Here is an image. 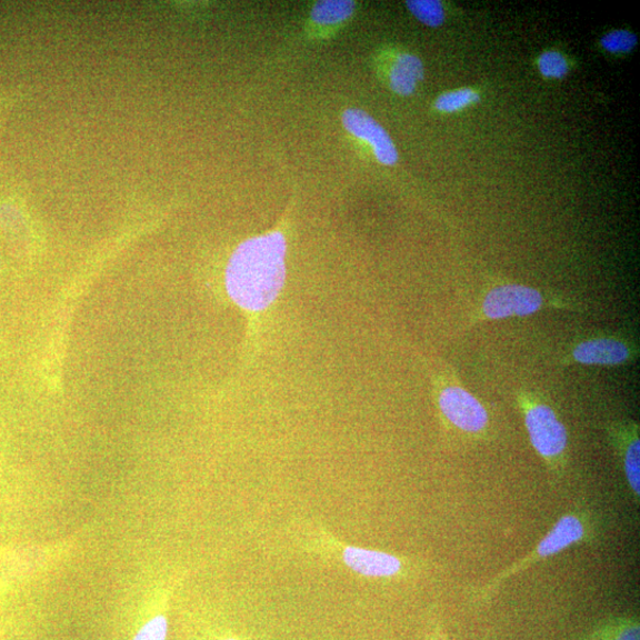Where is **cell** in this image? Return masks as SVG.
Segmentation results:
<instances>
[{
	"label": "cell",
	"mask_w": 640,
	"mask_h": 640,
	"mask_svg": "<svg viewBox=\"0 0 640 640\" xmlns=\"http://www.w3.org/2000/svg\"><path fill=\"white\" fill-rule=\"evenodd\" d=\"M343 560L353 572L369 578L394 577L402 571L403 567L398 557L358 547L346 548Z\"/></svg>",
	"instance_id": "obj_8"
},
{
	"label": "cell",
	"mask_w": 640,
	"mask_h": 640,
	"mask_svg": "<svg viewBox=\"0 0 640 640\" xmlns=\"http://www.w3.org/2000/svg\"><path fill=\"white\" fill-rule=\"evenodd\" d=\"M638 43L637 34L629 30H613L602 36L600 41L603 50L610 53H628Z\"/></svg>",
	"instance_id": "obj_15"
},
{
	"label": "cell",
	"mask_w": 640,
	"mask_h": 640,
	"mask_svg": "<svg viewBox=\"0 0 640 640\" xmlns=\"http://www.w3.org/2000/svg\"><path fill=\"white\" fill-rule=\"evenodd\" d=\"M168 620L163 616H158L147 622L136 634L133 640H167Z\"/></svg>",
	"instance_id": "obj_18"
},
{
	"label": "cell",
	"mask_w": 640,
	"mask_h": 640,
	"mask_svg": "<svg viewBox=\"0 0 640 640\" xmlns=\"http://www.w3.org/2000/svg\"><path fill=\"white\" fill-rule=\"evenodd\" d=\"M594 640H640L636 620H618L604 628Z\"/></svg>",
	"instance_id": "obj_17"
},
{
	"label": "cell",
	"mask_w": 640,
	"mask_h": 640,
	"mask_svg": "<svg viewBox=\"0 0 640 640\" xmlns=\"http://www.w3.org/2000/svg\"><path fill=\"white\" fill-rule=\"evenodd\" d=\"M406 6L417 20L427 27H440L447 18L444 9L438 0H409Z\"/></svg>",
	"instance_id": "obj_13"
},
{
	"label": "cell",
	"mask_w": 640,
	"mask_h": 640,
	"mask_svg": "<svg viewBox=\"0 0 640 640\" xmlns=\"http://www.w3.org/2000/svg\"><path fill=\"white\" fill-rule=\"evenodd\" d=\"M0 229L18 256H24L30 247V230L23 209L11 200L0 202Z\"/></svg>",
	"instance_id": "obj_9"
},
{
	"label": "cell",
	"mask_w": 640,
	"mask_h": 640,
	"mask_svg": "<svg viewBox=\"0 0 640 640\" xmlns=\"http://www.w3.org/2000/svg\"><path fill=\"white\" fill-rule=\"evenodd\" d=\"M227 640H237V639H227Z\"/></svg>",
	"instance_id": "obj_21"
},
{
	"label": "cell",
	"mask_w": 640,
	"mask_h": 640,
	"mask_svg": "<svg viewBox=\"0 0 640 640\" xmlns=\"http://www.w3.org/2000/svg\"><path fill=\"white\" fill-rule=\"evenodd\" d=\"M546 306L543 294L524 284L508 283L492 289L484 298L482 313L487 319H507L537 313Z\"/></svg>",
	"instance_id": "obj_5"
},
{
	"label": "cell",
	"mask_w": 640,
	"mask_h": 640,
	"mask_svg": "<svg viewBox=\"0 0 640 640\" xmlns=\"http://www.w3.org/2000/svg\"><path fill=\"white\" fill-rule=\"evenodd\" d=\"M591 530L590 522L587 521L584 514H563L536 549L530 551V553L520 561L512 563L506 568L504 571L498 573L483 587H480V590L476 593V598L480 601L491 598L497 590L501 589V586L514 574L526 571V569L546 558L560 554L561 551L569 547L590 539Z\"/></svg>",
	"instance_id": "obj_2"
},
{
	"label": "cell",
	"mask_w": 640,
	"mask_h": 640,
	"mask_svg": "<svg viewBox=\"0 0 640 640\" xmlns=\"http://www.w3.org/2000/svg\"><path fill=\"white\" fill-rule=\"evenodd\" d=\"M632 356L629 344L617 338H593L579 343L572 352L573 360L584 366L616 367L629 362Z\"/></svg>",
	"instance_id": "obj_7"
},
{
	"label": "cell",
	"mask_w": 640,
	"mask_h": 640,
	"mask_svg": "<svg viewBox=\"0 0 640 640\" xmlns=\"http://www.w3.org/2000/svg\"><path fill=\"white\" fill-rule=\"evenodd\" d=\"M3 102L0 101V121H2Z\"/></svg>",
	"instance_id": "obj_19"
},
{
	"label": "cell",
	"mask_w": 640,
	"mask_h": 640,
	"mask_svg": "<svg viewBox=\"0 0 640 640\" xmlns=\"http://www.w3.org/2000/svg\"><path fill=\"white\" fill-rule=\"evenodd\" d=\"M539 70L542 77L547 79L560 80L568 74V62L559 51H546L539 58Z\"/></svg>",
	"instance_id": "obj_16"
},
{
	"label": "cell",
	"mask_w": 640,
	"mask_h": 640,
	"mask_svg": "<svg viewBox=\"0 0 640 640\" xmlns=\"http://www.w3.org/2000/svg\"><path fill=\"white\" fill-rule=\"evenodd\" d=\"M288 240L274 229L240 243L226 267V292L244 312L247 360L258 350L262 317L271 310L287 280Z\"/></svg>",
	"instance_id": "obj_1"
},
{
	"label": "cell",
	"mask_w": 640,
	"mask_h": 640,
	"mask_svg": "<svg viewBox=\"0 0 640 640\" xmlns=\"http://www.w3.org/2000/svg\"><path fill=\"white\" fill-rule=\"evenodd\" d=\"M479 100L480 97L473 89L462 88L440 96L436 101V109L442 113H456Z\"/></svg>",
	"instance_id": "obj_14"
},
{
	"label": "cell",
	"mask_w": 640,
	"mask_h": 640,
	"mask_svg": "<svg viewBox=\"0 0 640 640\" xmlns=\"http://www.w3.org/2000/svg\"><path fill=\"white\" fill-rule=\"evenodd\" d=\"M526 429L539 456L551 470L562 467L568 447V433L553 408L528 396L520 397Z\"/></svg>",
	"instance_id": "obj_3"
},
{
	"label": "cell",
	"mask_w": 640,
	"mask_h": 640,
	"mask_svg": "<svg viewBox=\"0 0 640 640\" xmlns=\"http://www.w3.org/2000/svg\"><path fill=\"white\" fill-rule=\"evenodd\" d=\"M0 270H2V259H0Z\"/></svg>",
	"instance_id": "obj_20"
},
{
	"label": "cell",
	"mask_w": 640,
	"mask_h": 640,
	"mask_svg": "<svg viewBox=\"0 0 640 640\" xmlns=\"http://www.w3.org/2000/svg\"><path fill=\"white\" fill-rule=\"evenodd\" d=\"M438 407L442 417L460 432L480 434L488 429L487 408L458 384H447L439 389Z\"/></svg>",
	"instance_id": "obj_4"
},
{
	"label": "cell",
	"mask_w": 640,
	"mask_h": 640,
	"mask_svg": "<svg viewBox=\"0 0 640 640\" xmlns=\"http://www.w3.org/2000/svg\"><path fill=\"white\" fill-rule=\"evenodd\" d=\"M423 77L421 60L412 53H401L390 69V88L399 96H412Z\"/></svg>",
	"instance_id": "obj_10"
},
{
	"label": "cell",
	"mask_w": 640,
	"mask_h": 640,
	"mask_svg": "<svg viewBox=\"0 0 640 640\" xmlns=\"http://www.w3.org/2000/svg\"><path fill=\"white\" fill-rule=\"evenodd\" d=\"M354 8V3L348 2V0H324V2H319L313 7L311 18L317 24H341L349 20Z\"/></svg>",
	"instance_id": "obj_12"
},
{
	"label": "cell",
	"mask_w": 640,
	"mask_h": 640,
	"mask_svg": "<svg viewBox=\"0 0 640 640\" xmlns=\"http://www.w3.org/2000/svg\"><path fill=\"white\" fill-rule=\"evenodd\" d=\"M342 121L349 133L371 147L373 156L381 164L393 167L398 163L397 147L376 119L362 110L351 109L343 113Z\"/></svg>",
	"instance_id": "obj_6"
},
{
	"label": "cell",
	"mask_w": 640,
	"mask_h": 640,
	"mask_svg": "<svg viewBox=\"0 0 640 640\" xmlns=\"http://www.w3.org/2000/svg\"><path fill=\"white\" fill-rule=\"evenodd\" d=\"M620 451L626 477L633 493L634 500L639 501L640 494V451L638 426L628 427L627 431L620 432Z\"/></svg>",
	"instance_id": "obj_11"
}]
</instances>
